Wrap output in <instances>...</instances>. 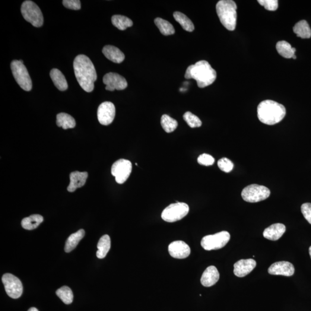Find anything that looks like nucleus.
I'll return each instance as SVG.
<instances>
[{"mask_svg": "<svg viewBox=\"0 0 311 311\" xmlns=\"http://www.w3.org/2000/svg\"><path fill=\"white\" fill-rule=\"evenodd\" d=\"M74 68L76 78L81 87L87 93L93 92L97 74L91 59L85 55L78 56L74 60Z\"/></svg>", "mask_w": 311, "mask_h": 311, "instance_id": "nucleus-1", "label": "nucleus"}, {"mask_svg": "<svg viewBox=\"0 0 311 311\" xmlns=\"http://www.w3.org/2000/svg\"><path fill=\"white\" fill-rule=\"evenodd\" d=\"M186 79H194L199 88H205L214 83L217 73L206 61H199L187 68L185 75Z\"/></svg>", "mask_w": 311, "mask_h": 311, "instance_id": "nucleus-2", "label": "nucleus"}, {"mask_svg": "<svg viewBox=\"0 0 311 311\" xmlns=\"http://www.w3.org/2000/svg\"><path fill=\"white\" fill-rule=\"evenodd\" d=\"M260 121L268 125L280 122L286 116V109L282 104L271 100L262 101L257 108Z\"/></svg>", "mask_w": 311, "mask_h": 311, "instance_id": "nucleus-3", "label": "nucleus"}, {"mask_svg": "<svg viewBox=\"0 0 311 311\" xmlns=\"http://www.w3.org/2000/svg\"><path fill=\"white\" fill-rule=\"evenodd\" d=\"M218 17L228 30H235L237 22V5L232 0H221L216 5Z\"/></svg>", "mask_w": 311, "mask_h": 311, "instance_id": "nucleus-4", "label": "nucleus"}, {"mask_svg": "<svg viewBox=\"0 0 311 311\" xmlns=\"http://www.w3.org/2000/svg\"><path fill=\"white\" fill-rule=\"evenodd\" d=\"M11 68L19 86L25 91H30L33 84L27 69L23 64V60H14L11 63Z\"/></svg>", "mask_w": 311, "mask_h": 311, "instance_id": "nucleus-5", "label": "nucleus"}, {"mask_svg": "<svg viewBox=\"0 0 311 311\" xmlns=\"http://www.w3.org/2000/svg\"><path fill=\"white\" fill-rule=\"evenodd\" d=\"M21 12L25 20L29 22L33 26H42L43 14L36 3L32 1H25L21 5Z\"/></svg>", "mask_w": 311, "mask_h": 311, "instance_id": "nucleus-6", "label": "nucleus"}, {"mask_svg": "<svg viewBox=\"0 0 311 311\" xmlns=\"http://www.w3.org/2000/svg\"><path fill=\"white\" fill-rule=\"evenodd\" d=\"M189 206L183 202H176L167 206L162 212L161 218L168 223H174L182 219L189 214Z\"/></svg>", "mask_w": 311, "mask_h": 311, "instance_id": "nucleus-7", "label": "nucleus"}, {"mask_svg": "<svg viewBox=\"0 0 311 311\" xmlns=\"http://www.w3.org/2000/svg\"><path fill=\"white\" fill-rule=\"evenodd\" d=\"M271 195V191L264 186L253 184L247 186L242 192V198L247 202L255 203L264 201Z\"/></svg>", "mask_w": 311, "mask_h": 311, "instance_id": "nucleus-8", "label": "nucleus"}, {"mask_svg": "<svg viewBox=\"0 0 311 311\" xmlns=\"http://www.w3.org/2000/svg\"><path fill=\"white\" fill-rule=\"evenodd\" d=\"M231 235L227 231H222L202 238L201 244L206 251L216 250L223 248L229 242Z\"/></svg>", "mask_w": 311, "mask_h": 311, "instance_id": "nucleus-9", "label": "nucleus"}, {"mask_svg": "<svg viewBox=\"0 0 311 311\" xmlns=\"http://www.w3.org/2000/svg\"><path fill=\"white\" fill-rule=\"evenodd\" d=\"M132 171V164L126 159H119L113 164L112 174L116 177L118 184L124 183L131 175Z\"/></svg>", "mask_w": 311, "mask_h": 311, "instance_id": "nucleus-10", "label": "nucleus"}, {"mask_svg": "<svg viewBox=\"0 0 311 311\" xmlns=\"http://www.w3.org/2000/svg\"><path fill=\"white\" fill-rule=\"evenodd\" d=\"M2 281L4 285L6 293L12 299H17L23 293V285L16 276L9 273L2 276Z\"/></svg>", "mask_w": 311, "mask_h": 311, "instance_id": "nucleus-11", "label": "nucleus"}, {"mask_svg": "<svg viewBox=\"0 0 311 311\" xmlns=\"http://www.w3.org/2000/svg\"><path fill=\"white\" fill-rule=\"evenodd\" d=\"M103 81L107 91L123 90L128 87L126 79L116 73L110 72L104 75Z\"/></svg>", "mask_w": 311, "mask_h": 311, "instance_id": "nucleus-12", "label": "nucleus"}, {"mask_svg": "<svg viewBox=\"0 0 311 311\" xmlns=\"http://www.w3.org/2000/svg\"><path fill=\"white\" fill-rule=\"evenodd\" d=\"M116 116V107L110 101L100 104L97 110V118L100 124L107 126L113 122Z\"/></svg>", "mask_w": 311, "mask_h": 311, "instance_id": "nucleus-13", "label": "nucleus"}, {"mask_svg": "<svg viewBox=\"0 0 311 311\" xmlns=\"http://www.w3.org/2000/svg\"><path fill=\"white\" fill-rule=\"evenodd\" d=\"M168 252L171 256L176 259L187 258L191 253L188 244L183 241H175L168 246Z\"/></svg>", "mask_w": 311, "mask_h": 311, "instance_id": "nucleus-14", "label": "nucleus"}, {"mask_svg": "<svg viewBox=\"0 0 311 311\" xmlns=\"http://www.w3.org/2000/svg\"><path fill=\"white\" fill-rule=\"evenodd\" d=\"M294 267L291 263L287 261L277 262L270 266L268 272L272 275H280L291 277L294 273Z\"/></svg>", "mask_w": 311, "mask_h": 311, "instance_id": "nucleus-15", "label": "nucleus"}, {"mask_svg": "<svg viewBox=\"0 0 311 311\" xmlns=\"http://www.w3.org/2000/svg\"><path fill=\"white\" fill-rule=\"evenodd\" d=\"M256 262L253 259H241L234 263L233 272L238 277H244L255 269Z\"/></svg>", "mask_w": 311, "mask_h": 311, "instance_id": "nucleus-16", "label": "nucleus"}, {"mask_svg": "<svg viewBox=\"0 0 311 311\" xmlns=\"http://www.w3.org/2000/svg\"><path fill=\"white\" fill-rule=\"evenodd\" d=\"M220 278V274L214 266H209L202 274L201 283L205 287H211L216 284Z\"/></svg>", "mask_w": 311, "mask_h": 311, "instance_id": "nucleus-17", "label": "nucleus"}, {"mask_svg": "<svg viewBox=\"0 0 311 311\" xmlns=\"http://www.w3.org/2000/svg\"><path fill=\"white\" fill-rule=\"evenodd\" d=\"M88 176V173L79 172V171H75L70 174L71 182L68 187V191L71 193L74 192L78 189L84 186Z\"/></svg>", "mask_w": 311, "mask_h": 311, "instance_id": "nucleus-18", "label": "nucleus"}, {"mask_svg": "<svg viewBox=\"0 0 311 311\" xmlns=\"http://www.w3.org/2000/svg\"><path fill=\"white\" fill-rule=\"evenodd\" d=\"M285 231H286V227L284 224L277 223L266 228L263 234L266 239L276 241L280 239Z\"/></svg>", "mask_w": 311, "mask_h": 311, "instance_id": "nucleus-19", "label": "nucleus"}, {"mask_svg": "<svg viewBox=\"0 0 311 311\" xmlns=\"http://www.w3.org/2000/svg\"><path fill=\"white\" fill-rule=\"evenodd\" d=\"M102 52L108 59L114 63H120L124 61L125 57L121 51L117 47L107 45L103 47Z\"/></svg>", "mask_w": 311, "mask_h": 311, "instance_id": "nucleus-20", "label": "nucleus"}, {"mask_svg": "<svg viewBox=\"0 0 311 311\" xmlns=\"http://www.w3.org/2000/svg\"><path fill=\"white\" fill-rule=\"evenodd\" d=\"M50 76L51 78L55 84V86L61 91H64L67 90L68 85L64 75L58 69H53L50 71Z\"/></svg>", "mask_w": 311, "mask_h": 311, "instance_id": "nucleus-21", "label": "nucleus"}, {"mask_svg": "<svg viewBox=\"0 0 311 311\" xmlns=\"http://www.w3.org/2000/svg\"><path fill=\"white\" fill-rule=\"evenodd\" d=\"M276 49H277L279 55L285 58H292L296 59V56H295L296 49L292 47L291 44L287 42V41H279L276 44Z\"/></svg>", "mask_w": 311, "mask_h": 311, "instance_id": "nucleus-22", "label": "nucleus"}, {"mask_svg": "<svg viewBox=\"0 0 311 311\" xmlns=\"http://www.w3.org/2000/svg\"><path fill=\"white\" fill-rule=\"evenodd\" d=\"M85 235V231L84 230H78L77 233H73L69 236L66 240L65 251L66 253H70L74 250L76 246L78 245L79 242H80L82 238Z\"/></svg>", "mask_w": 311, "mask_h": 311, "instance_id": "nucleus-23", "label": "nucleus"}, {"mask_svg": "<svg viewBox=\"0 0 311 311\" xmlns=\"http://www.w3.org/2000/svg\"><path fill=\"white\" fill-rule=\"evenodd\" d=\"M57 125L59 127H61L63 129L74 128L76 123L74 117L69 115V114L62 113L57 114Z\"/></svg>", "mask_w": 311, "mask_h": 311, "instance_id": "nucleus-24", "label": "nucleus"}, {"mask_svg": "<svg viewBox=\"0 0 311 311\" xmlns=\"http://www.w3.org/2000/svg\"><path fill=\"white\" fill-rule=\"evenodd\" d=\"M293 32L298 37L309 39L311 37V29L306 20H301L293 27Z\"/></svg>", "mask_w": 311, "mask_h": 311, "instance_id": "nucleus-25", "label": "nucleus"}, {"mask_svg": "<svg viewBox=\"0 0 311 311\" xmlns=\"http://www.w3.org/2000/svg\"><path fill=\"white\" fill-rule=\"evenodd\" d=\"M43 221V217L39 214H33L24 218L21 221V226L25 230L36 229Z\"/></svg>", "mask_w": 311, "mask_h": 311, "instance_id": "nucleus-26", "label": "nucleus"}, {"mask_svg": "<svg viewBox=\"0 0 311 311\" xmlns=\"http://www.w3.org/2000/svg\"><path fill=\"white\" fill-rule=\"evenodd\" d=\"M111 247L110 237L107 234L101 237L97 244V256L98 258H105Z\"/></svg>", "mask_w": 311, "mask_h": 311, "instance_id": "nucleus-27", "label": "nucleus"}, {"mask_svg": "<svg viewBox=\"0 0 311 311\" xmlns=\"http://www.w3.org/2000/svg\"><path fill=\"white\" fill-rule=\"evenodd\" d=\"M173 15L174 19L178 22L184 30L188 32H193L194 30V25L192 21L183 13L175 12Z\"/></svg>", "mask_w": 311, "mask_h": 311, "instance_id": "nucleus-28", "label": "nucleus"}, {"mask_svg": "<svg viewBox=\"0 0 311 311\" xmlns=\"http://www.w3.org/2000/svg\"><path fill=\"white\" fill-rule=\"evenodd\" d=\"M113 24L119 30H125L133 24L131 19L122 15H114L112 18Z\"/></svg>", "mask_w": 311, "mask_h": 311, "instance_id": "nucleus-29", "label": "nucleus"}, {"mask_svg": "<svg viewBox=\"0 0 311 311\" xmlns=\"http://www.w3.org/2000/svg\"><path fill=\"white\" fill-rule=\"evenodd\" d=\"M155 23L159 29L160 33L164 36H171L175 34V32L173 25L164 19L157 18L155 19Z\"/></svg>", "mask_w": 311, "mask_h": 311, "instance_id": "nucleus-30", "label": "nucleus"}, {"mask_svg": "<svg viewBox=\"0 0 311 311\" xmlns=\"http://www.w3.org/2000/svg\"><path fill=\"white\" fill-rule=\"evenodd\" d=\"M161 125L165 132L170 133L175 131L177 126H178V123L176 120L171 118L167 114H164L161 117Z\"/></svg>", "mask_w": 311, "mask_h": 311, "instance_id": "nucleus-31", "label": "nucleus"}, {"mask_svg": "<svg viewBox=\"0 0 311 311\" xmlns=\"http://www.w3.org/2000/svg\"><path fill=\"white\" fill-rule=\"evenodd\" d=\"M56 294L65 304H71L74 300V294L71 288L68 287L63 286L58 289L56 292Z\"/></svg>", "mask_w": 311, "mask_h": 311, "instance_id": "nucleus-32", "label": "nucleus"}, {"mask_svg": "<svg viewBox=\"0 0 311 311\" xmlns=\"http://www.w3.org/2000/svg\"><path fill=\"white\" fill-rule=\"evenodd\" d=\"M183 119L190 128H199L202 125L201 120L199 119L197 116H196L191 112H186L184 114Z\"/></svg>", "mask_w": 311, "mask_h": 311, "instance_id": "nucleus-33", "label": "nucleus"}, {"mask_svg": "<svg viewBox=\"0 0 311 311\" xmlns=\"http://www.w3.org/2000/svg\"><path fill=\"white\" fill-rule=\"evenodd\" d=\"M218 167L221 171L226 173H229L233 170V163L226 157L221 158L218 161Z\"/></svg>", "mask_w": 311, "mask_h": 311, "instance_id": "nucleus-34", "label": "nucleus"}, {"mask_svg": "<svg viewBox=\"0 0 311 311\" xmlns=\"http://www.w3.org/2000/svg\"><path fill=\"white\" fill-rule=\"evenodd\" d=\"M258 2L268 11H274L277 10L278 7L277 0H259Z\"/></svg>", "mask_w": 311, "mask_h": 311, "instance_id": "nucleus-35", "label": "nucleus"}, {"mask_svg": "<svg viewBox=\"0 0 311 311\" xmlns=\"http://www.w3.org/2000/svg\"><path fill=\"white\" fill-rule=\"evenodd\" d=\"M198 163L202 166H210L214 163V158L211 155L204 154L199 156L198 158Z\"/></svg>", "mask_w": 311, "mask_h": 311, "instance_id": "nucleus-36", "label": "nucleus"}, {"mask_svg": "<svg viewBox=\"0 0 311 311\" xmlns=\"http://www.w3.org/2000/svg\"><path fill=\"white\" fill-rule=\"evenodd\" d=\"M62 4L65 8L72 10H79L81 9V2L79 0H63Z\"/></svg>", "mask_w": 311, "mask_h": 311, "instance_id": "nucleus-37", "label": "nucleus"}, {"mask_svg": "<svg viewBox=\"0 0 311 311\" xmlns=\"http://www.w3.org/2000/svg\"><path fill=\"white\" fill-rule=\"evenodd\" d=\"M301 213L308 222L311 224V203H305L301 205Z\"/></svg>", "mask_w": 311, "mask_h": 311, "instance_id": "nucleus-38", "label": "nucleus"}, {"mask_svg": "<svg viewBox=\"0 0 311 311\" xmlns=\"http://www.w3.org/2000/svg\"><path fill=\"white\" fill-rule=\"evenodd\" d=\"M28 311H38V309H36V308L32 307V308H31V309L28 310Z\"/></svg>", "mask_w": 311, "mask_h": 311, "instance_id": "nucleus-39", "label": "nucleus"}, {"mask_svg": "<svg viewBox=\"0 0 311 311\" xmlns=\"http://www.w3.org/2000/svg\"><path fill=\"white\" fill-rule=\"evenodd\" d=\"M309 253H310V255L311 258V246L310 247V249H309Z\"/></svg>", "mask_w": 311, "mask_h": 311, "instance_id": "nucleus-40", "label": "nucleus"}]
</instances>
